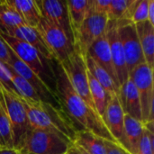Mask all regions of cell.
I'll return each mask as SVG.
<instances>
[{"instance_id":"6da1fadb","label":"cell","mask_w":154,"mask_h":154,"mask_svg":"<svg viewBox=\"0 0 154 154\" xmlns=\"http://www.w3.org/2000/svg\"><path fill=\"white\" fill-rule=\"evenodd\" d=\"M55 61V60H54ZM52 68L54 73V90L63 110L71 121H76L81 127L94 133L104 140L116 143L107 130L102 118L94 112L76 93L60 63L55 61Z\"/></svg>"},{"instance_id":"7a4b0ae2","label":"cell","mask_w":154,"mask_h":154,"mask_svg":"<svg viewBox=\"0 0 154 154\" xmlns=\"http://www.w3.org/2000/svg\"><path fill=\"white\" fill-rule=\"evenodd\" d=\"M20 98L26 111L30 128L50 131L74 142L78 130L74 128L72 121L63 108L41 100L31 101Z\"/></svg>"},{"instance_id":"3957f363","label":"cell","mask_w":154,"mask_h":154,"mask_svg":"<svg viewBox=\"0 0 154 154\" xmlns=\"http://www.w3.org/2000/svg\"><path fill=\"white\" fill-rule=\"evenodd\" d=\"M72 142L58 134L29 128L19 152L33 154H64Z\"/></svg>"},{"instance_id":"277c9868","label":"cell","mask_w":154,"mask_h":154,"mask_svg":"<svg viewBox=\"0 0 154 154\" xmlns=\"http://www.w3.org/2000/svg\"><path fill=\"white\" fill-rule=\"evenodd\" d=\"M35 29L51 52L53 60L62 63L74 51L72 38L56 24L42 18Z\"/></svg>"},{"instance_id":"5b68a950","label":"cell","mask_w":154,"mask_h":154,"mask_svg":"<svg viewBox=\"0 0 154 154\" xmlns=\"http://www.w3.org/2000/svg\"><path fill=\"white\" fill-rule=\"evenodd\" d=\"M129 77L139 95L143 124L153 122V69L143 63L130 71Z\"/></svg>"},{"instance_id":"8992f818","label":"cell","mask_w":154,"mask_h":154,"mask_svg":"<svg viewBox=\"0 0 154 154\" xmlns=\"http://www.w3.org/2000/svg\"><path fill=\"white\" fill-rule=\"evenodd\" d=\"M0 37L16 54V56L22 61H23L32 71H34L45 83H47L46 81H53L54 83L53 69L50 70L48 66H45L47 65V60L32 46L19 39L10 37L1 32Z\"/></svg>"},{"instance_id":"52a82bcc","label":"cell","mask_w":154,"mask_h":154,"mask_svg":"<svg viewBox=\"0 0 154 154\" xmlns=\"http://www.w3.org/2000/svg\"><path fill=\"white\" fill-rule=\"evenodd\" d=\"M0 88L3 94L6 113L11 123L14 149L19 152L24 137L30 128L26 111L21 98L17 95L5 90L2 87H0Z\"/></svg>"},{"instance_id":"ba28073f","label":"cell","mask_w":154,"mask_h":154,"mask_svg":"<svg viewBox=\"0 0 154 154\" xmlns=\"http://www.w3.org/2000/svg\"><path fill=\"white\" fill-rule=\"evenodd\" d=\"M7 48L9 52V63L7 65L12 68L14 72H16L19 76L23 78L32 85V87L38 94L41 101L50 103L58 107H61L55 91L52 90V88L47 83H45L34 71H32L23 61H22L8 46Z\"/></svg>"},{"instance_id":"9c48e42d","label":"cell","mask_w":154,"mask_h":154,"mask_svg":"<svg viewBox=\"0 0 154 154\" xmlns=\"http://www.w3.org/2000/svg\"><path fill=\"white\" fill-rule=\"evenodd\" d=\"M118 33L124 50L128 73L140 64L145 63L135 24L128 20L116 21Z\"/></svg>"},{"instance_id":"30bf717a","label":"cell","mask_w":154,"mask_h":154,"mask_svg":"<svg viewBox=\"0 0 154 154\" xmlns=\"http://www.w3.org/2000/svg\"><path fill=\"white\" fill-rule=\"evenodd\" d=\"M107 22V16L98 14L89 9L88 16L74 38V46L79 50L83 57H86L90 46L105 34Z\"/></svg>"},{"instance_id":"8fae6325","label":"cell","mask_w":154,"mask_h":154,"mask_svg":"<svg viewBox=\"0 0 154 154\" xmlns=\"http://www.w3.org/2000/svg\"><path fill=\"white\" fill-rule=\"evenodd\" d=\"M106 36L109 44L110 52L116 74L117 77L119 88L126 81L129 73L126 68L124 50L118 33V26L116 21H108L106 30Z\"/></svg>"},{"instance_id":"7c38bea8","label":"cell","mask_w":154,"mask_h":154,"mask_svg":"<svg viewBox=\"0 0 154 154\" xmlns=\"http://www.w3.org/2000/svg\"><path fill=\"white\" fill-rule=\"evenodd\" d=\"M125 113L120 104L118 95L110 97L103 121L114 140L124 147L125 144Z\"/></svg>"},{"instance_id":"4fadbf2b","label":"cell","mask_w":154,"mask_h":154,"mask_svg":"<svg viewBox=\"0 0 154 154\" xmlns=\"http://www.w3.org/2000/svg\"><path fill=\"white\" fill-rule=\"evenodd\" d=\"M42 18L56 24L65 31L73 40L69 27L68 8L66 1L59 0H40L37 1Z\"/></svg>"},{"instance_id":"5bb4252c","label":"cell","mask_w":154,"mask_h":154,"mask_svg":"<svg viewBox=\"0 0 154 154\" xmlns=\"http://www.w3.org/2000/svg\"><path fill=\"white\" fill-rule=\"evenodd\" d=\"M0 32L10 37L19 39L32 46L47 61H52L53 58L42 40L40 34L35 28L29 27L25 24H21L12 28L1 29Z\"/></svg>"},{"instance_id":"9a60e30c","label":"cell","mask_w":154,"mask_h":154,"mask_svg":"<svg viewBox=\"0 0 154 154\" xmlns=\"http://www.w3.org/2000/svg\"><path fill=\"white\" fill-rule=\"evenodd\" d=\"M87 55L92 58L99 66H101L105 70H106V72L110 75L113 81L116 85V87L119 88V84L114 68L110 48L106 36V32L90 46Z\"/></svg>"},{"instance_id":"2e32d148","label":"cell","mask_w":154,"mask_h":154,"mask_svg":"<svg viewBox=\"0 0 154 154\" xmlns=\"http://www.w3.org/2000/svg\"><path fill=\"white\" fill-rule=\"evenodd\" d=\"M118 97L125 115H127L142 122V112L139 95L130 77H128L126 81L119 88Z\"/></svg>"},{"instance_id":"e0dca14e","label":"cell","mask_w":154,"mask_h":154,"mask_svg":"<svg viewBox=\"0 0 154 154\" xmlns=\"http://www.w3.org/2000/svg\"><path fill=\"white\" fill-rule=\"evenodd\" d=\"M6 3L18 14L23 24L36 28L42 15L36 0H5Z\"/></svg>"},{"instance_id":"ac0fdd59","label":"cell","mask_w":154,"mask_h":154,"mask_svg":"<svg viewBox=\"0 0 154 154\" xmlns=\"http://www.w3.org/2000/svg\"><path fill=\"white\" fill-rule=\"evenodd\" d=\"M140 45L145 63L153 69L154 65V25L148 21L135 24Z\"/></svg>"},{"instance_id":"d6986e66","label":"cell","mask_w":154,"mask_h":154,"mask_svg":"<svg viewBox=\"0 0 154 154\" xmlns=\"http://www.w3.org/2000/svg\"><path fill=\"white\" fill-rule=\"evenodd\" d=\"M66 2L69 27L74 42V38L88 14L90 9V0H70Z\"/></svg>"},{"instance_id":"ffe728a7","label":"cell","mask_w":154,"mask_h":154,"mask_svg":"<svg viewBox=\"0 0 154 154\" xmlns=\"http://www.w3.org/2000/svg\"><path fill=\"white\" fill-rule=\"evenodd\" d=\"M125 127V144L124 148L131 154H136L139 143L141 141L144 125L127 115H125L124 120Z\"/></svg>"},{"instance_id":"44dd1931","label":"cell","mask_w":154,"mask_h":154,"mask_svg":"<svg viewBox=\"0 0 154 154\" xmlns=\"http://www.w3.org/2000/svg\"><path fill=\"white\" fill-rule=\"evenodd\" d=\"M84 60L87 70L101 85V87L106 90L108 96L111 97L113 96L118 95L119 88L116 87V85L113 81L110 75L106 72V70H105L101 66H99L88 55H86V57H84Z\"/></svg>"},{"instance_id":"7402d4cb","label":"cell","mask_w":154,"mask_h":154,"mask_svg":"<svg viewBox=\"0 0 154 154\" xmlns=\"http://www.w3.org/2000/svg\"><path fill=\"white\" fill-rule=\"evenodd\" d=\"M73 143L81 147L88 154H106L105 140L87 130H78Z\"/></svg>"},{"instance_id":"603a6c76","label":"cell","mask_w":154,"mask_h":154,"mask_svg":"<svg viewBox=\"0 0 154 154\" xmlns=\"http://www.w3.org/2000/svg\"><path fill=\"white\" fill-rule=\"evenodd\" d=\"M87 74H88V87H89V90H90V94H91V97H92L94 106L96 107V110H97L98 116L103 120V117H104L108 101L110 99V97L106 92V90L101 87V85L91 76V74L88 70H87Z\"/></svg>"},{"instance_id":"cb8c5ba5","label":"cell","mask_w":154,"mask_h":154,"mask_svg":"<svg viewBox=\"0 0 154 154\" xmlns=\"http://www.w3.org/2000/svg\"><path fill=\"white\" fill-rule=\"evenodd\" d=\"M0 148L14 149L11 123L6 113L1 88H0Z\"/></svg>"},{"instance_id":"d4e9b609","label":"cell","mask_w":154,"mask_h":154,"mask_svg":"<svg viewBox=\"0 0 154 154\" xmlns=\"http://www.w3.org/2000/svg\"><path fill=\"white\" fill-rule=\"evenodd\" d=\"M5 66L7 67L9 70L12 83L14 85V88L18 97L31 100V101H40L41 99L38 94L36 93V91L34 90V88L32 87V85L23 78L19 76L16 72H14V69L10 68L8 65H5Z\"/></svg>"},{"instance_id":"484cf974","label":"cell","mask_w":154,"mask_h":154,"mask_svg":"<svg viewBox=\"0 0 154 154\" xmlns=\"http://www.w3.org/2000/svg\"><path fill=\"white\" fill-rule=\"evenodd\" d=\"M23 24L18 14L6 3L3 1L0 4V30L12 28Z\"/></svg>"},{"instance_id":"4316f807","label":"cell","mask_w":154,"mask_h":154,"mask_svg":"<svg viewBox=\"0 0 154 154\" xmlns=\"http://www.w3.org/2000/svg\"><path fill=\"white\" fill-rule=\"evenodd\" d=\"M133 0H112L107 14L108 21L126 20V15Z\"/></svg>"},{"instance_id":"83f0119b","label":"cell","mask_w":154,"mask_h":154,"mask_svg":"<svg viewBox=\"0 0 154 154\" xmlns=\"http://www.w3.org/2000/svg\"><path fill=\"white\" fill-rule=\"evenodd\" d=\"M154 153V134L153 122L144 125L143 133L138 145L136 154H153Z\"/></svg>"},{"instance_id":"f1b7e54d","label":"cell","mask_w":154,"mask_h":154,"mask_svg":"<svg viewBox=\"0 0 154 154\" xmlns=\"http://www.w3.org/2000/svg\"><path fill=\"white\" fill-rule=\"evenodd\" d=\"M111 1L107 0H90V9L98 14L107 16Z\"/></svg>"},{"instance_id":"f546056e","label":"cell","mask_w":154,"mask_h":154,"mask_svg":"<svg viewBox=\"0 0 154 154\" xmlns=\"http://www.w3.org/2000/svg\"><path fill=\"white\" fill-rule=\"evenodd\" d=\"M106 154H131L118 143H114L105 140Z\"/></svg>"},{"instance_id":"4dcf8cb0","label":"cell","mask_w":154,"mask_h":154,"mask_svg":"<svg viewBox=\"0 0 154 154\" xmlns=\"http://www.w3.org/2000/svg\"><path fill=\"white\" fill-rule=\"evenodd\" d=\"M0 62L4 65H7L9 63L8 48L1 37H0Z\"/></svg>"},{"instance_id":"1f68e13d","label":"cell","mask_w":154,"mask_h":154,"mask_svg":"<svg viewBox=\"0 0 154 154\" xmlns=\"http://www.w3.org/2000/svg\"><path fill=\"white\" fill-rule=\"evenodd\" d=\"M148 22L154 25V0H149L148 6Z\"/></svg>"},{"instance_id":"d6a6232c","label":"cell","mask_w":154,"mask_h":154,"mask_svg":"<svg viewBox=\"0 0 154 154\" xmlns=\"http://www.w3.org/2000/svg\"><path fill=\"white\" fill-rule=\"evenodd\" d=\"M19 152L13 148H0V154H18Z\"/></svg>"},{"instance_id":"836d02e7","label":"cell","mask_w":154,"mask_h":154,"mask_svg":"<svg viewBox=\"0 0 154 154\" xmlns=\"http://www.w3.org/2000/svg\"><path fill=\"white\" fill-rule=\"evenodd\" d=\"M73 145H74V147H75V149H76V152H77V153L78 154H88L86 151H84L81 147H79V145H77V144H75V143H73Z\"/></svg>"},{"instance_id":"e575fe53","label":"cell","mask_w":154,"mask_h":154,"mask_svg":"<svg viewBox=\"0 0 154 154\" xmlns=\"http://www.w3.org/2000/svg\"><path fill=\"white\" fill-rule=\"evenodd\" d=\"M64 154H78L77 153V152H76V149H75L73 143H72V145L69 148V150H68Z\"/></svg>"},{"instance_id":"d590c367","label":"cell","mask_w":154,"mask_h":154,"mask_svg":"<svg viewBox=\"0 0 154 154\" xmlns=\"http://www.w3.org/2000/svg\"><path fill=\"white\" fill-rule=\"evenodd\" d=\"M18 154H33V153H30V152H19Z\"/></svg>"},{"instance_id":"8d00e7d4","label":"cell","mask_w":154,"mask_h":154,"mask_svg":"<svg viewBox=\"0 0 154 154\" xmlns=\"http://www.w3.org/2000/svg\"><path fill=\"white\" fill-rule=\"evenodd\" d=\"M2 2H3V1H0V4H1V3H2Z\"/></svg>"}]
</instances>
